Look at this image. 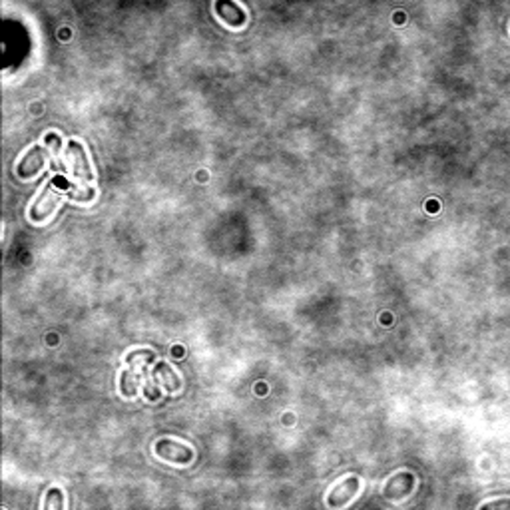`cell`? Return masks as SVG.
I'll return each instance as SVG.
<instances>
[{
  "mask_svg": "<svg viewBox=\"0 0 510 510\" xmlns=\"http://www.w3.org/2000/svg\"><path fill=\"white\" fill-rule=\"evenodd\" d=\"M56 204H58V193L54 191L52 184H46L42 193L38 195V200L34 202V206L30 207V220H34L36 223L48 220L52 216Z\"/></svg>",
  "mask_w": 510,
  "mask_h": 510,
  "instance_id": "6da1fadb",
  "label": "cell"
},
{
  "mask_svg": "<svg viewBox=\"0 0 510 510\" xmlns=\"http://www.w3.org/2000/svg\"><path fill=\"white\" fill-rule=\"evenodd\" d=\"M359 491V478L357 477H347L343 482H339L337 486H333L329 491V496H327V504L331 509H341L349 502L351 498L357 494Z\"/></svg>",
  "mask_w": 510,
  "mask_h": 510,
  "instance_id": "7a4b0ae2",
  "label": "cell"
},
{
  "mask_svg": "<svg viewBox=\"0 0 510 510\" xmlns=\"http://www.w3.org/2000/svg\"><path fill=\"white\" fill-rule=\"evenodd\" d=\"M46 159L48 148H44V146H32L30 150L26 152V156L20 159V164H18V175L20 177H30V175L42 170V166H44Z\"/></svg>",
  "mask_w": 510,
  "mask_h": 510,
  "instance_id": "3957f363",
  "label": "cell"
},
{
  "mask_svg": "<svg viewBox=\"0 0 510 510\" xmlns=\"http://www.w3.org/2000/svg\"><path fill=\"white\" fill-rule=\"evenodd\" d=\"M414 489V477L411 473H401V475H395V477L389 478V482L385 484L382 489V496L389 498V500H397V498H403L407 494H411V491Z\"/></svg>",
  "mask_w": 510,
  "mask_h": 510,
  "instance_id": "277c9868",
  "label": "cell"
},
{
  "mask_svg": "<svg viewBox=\"0 0 510 510\" xmlns=\"http://www.w3.org/2000/svg\"><path fill=\"white\" fill-rule=\"evenodd\" d=\"M216 12L222 20H225L231 26H241L245 22V12L239 8V4H236L234 0H218L216 2Z\"/></svg>",
  "mask_w": 510,
  "mask_h": 510,
  "instance_id": "5b68a950",
  "label": "cell"
},
{
  "mask_svg": "<svg viewBox=\"0 0 510 510\" xmlns=\"http://www.w3.org/2000/svg\"><path fill=\"white\" fill-rule=\"evenodd\" d=\"M68 154L74 158V175L86 179V182H90L94 175H92V170H90V164H88L84 148L78 142H70L68 143Z\"/></svg>",
  "mask_w": 510,
  "mask_h": 510,
  "instance_id": "8992f818",
  "label": "cell"
},
{
  "mask_svg": "<svg viewBox=\"0 0 510 510\" xmlns=\"http://www.w3.org/2000/svg\"><path fill=\"white\" fill-rule=\"evenodd\" d=\"M154 375H156V379H158L170 393H174V391L179 389V377H177V373L172 371V367L168 365V363H164V361L156 363V367H154Z\"/></svg>",
  "mask_w": 510,
  "mask_h": 510,
  "instance_id": "52a82bcc",
  "label": "cell"
},
{
  "mask_svg": "<svg viewBox=\"0 0 510 510\" xmlns=\"http://www.w3.org/2000/svg\"><path fill=\"white\" fill-rule=\"evenodd\" d=\"M138 391V382H136V375L132 371H124L122 373V393L126 397H134Z\"/></svg>",
  "mask_w": 510,
  "mask_h": 510,
  "instance_id": "ba28073f",
  "label": "cell"
},
{
  "mask_svg": "<svg viewBox=\"0 0 510 510\" xmlns=\"http://www.w3.org/2000/svg\"><path fill=\"white\" fill-rule=\"evenodd\" d=\"M42 507H44V509H62L64 507L62 493H60L58 489L50 491V494L46 496V500H44V504H42Z\"/></svg>",
  "mask_w": 510,
  "mask_h": 510,
  "instance_id": "9c48e42d",
  "label": "cell"
},
{
  "mask_svg": "<svg viewBox=\"0 0 510 510\" xmlns=\"http://www.w3.org/2000/svg\"><path fill=\"white\" fill-rule=\"evenodd\" d=\"M482 509H510V500H491L484 502Z\"/></svg>",
  "mask_w": 510,
  "mask_h": 510,
  "instance_id": "30bf717a",
  "label": "cell"
}]
</instances>
